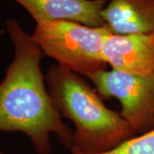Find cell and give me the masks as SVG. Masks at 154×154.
<instances>
[{"label": "cell", "mask_w": 154, "mask_h": 154, "mask_svg": "<svg viewBox=\"0 0 154 154\" xmlns=\"http://www.w3.org/2000/svg\"><path fill=\"white\" fill-rule=\"evenodd\" d=\"M90 81L102 98L120 102V114L136 135L154 128V73L134 75L106 69Z\"/></svg>", "instance_id": "4"}, {"label": "cell", "mask_w": 154, "mask_h": 154, "mask_svg": "<svg viewBox=\"0 0 154 154\" xmlns=\"http://www.w3.org/2000/svg\"><path fill=\"white\" fill-rule=\"evenodd\" d=\"M110 33H113L106 24L89 27L70 21H54L36 24L32 37L45 56L90 80L107 69L102 51Z\"/></svg>", "instance_id": "3"}, {"label": "cell", "mask_w": 154, "mask_h": 154, "mask_svg": "<svg viewBox=\"0 0 154 154\" xmlns=\"http://www.w3.org/2000/svg\"><path fill=\"white\" fill-rule=\"evenodd\" d=\"M33 17L36 24L70 21L89 27H101L105 22L101 11L107 0H14Z\"/></svg>", "instance_id": "6"}, {"label": "cell", "mask_w": 154, "mask_h": 154, "mask_svg": "<svg viewBox=\"0 0 154 154\" xmlns=\"http://www.w3.org/2000/svg\"><path fill=\"white\" fill-rule=\"evenodd\" d=\"M14 48L0 82V133L18 132L30 140L38 154H50L51 135L71 150L74 131L63 121L41 70L44 53L15 19L5 21Z\"/></svg>", "instance_id": "1"}, {"label": "cell", "mask_w": 154, "mask_h": 154, "mask_svg": "<svg viewBox=\"0 0 154 154\" xmlns=\"http://www.w3.org/2000/svg\"><path fill=\"white\" fill-rule=\"evenodd\" d=\"M102 56L116 71L134 75L154 73V33H110L105 38Z\"/></svg>", "instance_id": "5"}, {"label": "cell", "mask_w": 154, "mask_h": 154, "mask_svg": "<svg viewBox=\"0 0 154 154\" xmlns=\"http://www.w3.org/2000/svg\"><path fill=\"white\" fill-rule=\"evenodd\" d=\"M0 154H2V152H1V150H0Z\"/></svg>", "instance_id": "9"}, {"label": "cell", "mask_w": 154, "mask_h": 154, "mask_svg": "<svg viewBox=\"0 0 154 154\" xmlns=\"http://www.w3.org/2000/svg\"><path fill=\"white\" fill-rule=\"evenodd\" d=\"M101 17L115 34L154 33V0H107Z\"/></svg>", "instance_id": "7"}, {"label": "cell", "mask_w": 154, "mask_h": 154, "mask_svg": "<svg viewBox=\"0 0 154 154\" xmlns=\"http://www.w3.org/2000/svg\"><path fill=\"white\" fill-rule=\"evenodd\" d=\"M102 154H154V128L136 135L114 150Z\"/></svg>", "instance_id": "8"}, {"label": "cell", "mask_w": 154, "mask_h": 154, "mask_svg": "<svg viewBox=\"0 0 154 154\" xmlns=\"http://www.w3.org/2000/svg\"><path fill=\"white\" fill-rule=\"evenodd\" d=\"M45 82L61 116L75 128L71 154L105 153L136 136L82 75L53 64L46 71Z\"/></svg>", "instance_id": "2"}]
</instances>
